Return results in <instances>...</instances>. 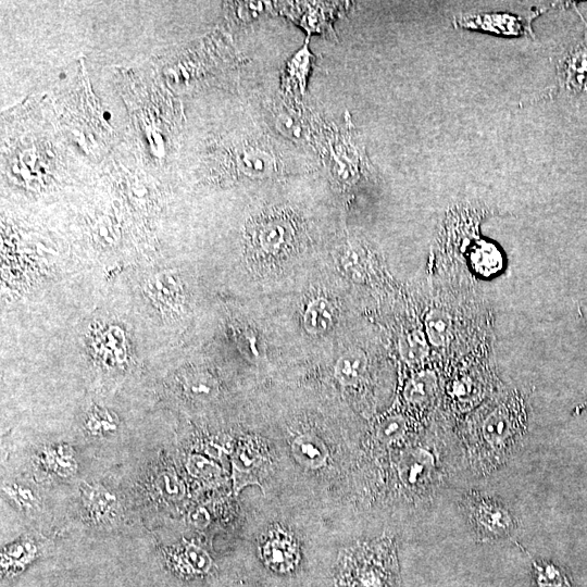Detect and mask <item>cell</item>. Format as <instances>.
I'll return each mask as SVG.
<instances>
[{"label":"cell","mask_w":587,"mask_h":587,"mask_svg":"<svg viewBox=\"0 0 587 587\" xmlns=\"http://www.w3.org/2000/svg\"><path fill=\"white\" fill-rule=\"evenodd\" d=\"M442 419L454 425L475 410L504 384L501 382L495 344L480 347L439 369Z\"/></svg>","instance_id":"3957f363"},{"label":"cell","mask_w":587,"mask_h":587,"mask_svg":"<svg viewBox=\"0 0 587 587\" xmlns=\"http://www.w3.org/2000/svg\"><path fill=\"white\" fill-rule=\"evenodd\" d=\"M557 76L558 90L571 96L587 95V33L563 52Z\"/></svg>","instance_id":"4fadbf2b"},{"label":"cell","mask_w":587,"mask_h":587,"mask_svg":"<svg viewBox=\"0 0 587 587\" xmlns=\"http://www.w3.org/2000/svg\"><path fill=\"white\" fill-rule=\"evenodd\" d=\"M335 316L336 309L329 300L324 297L315 298L304 311V329L311 335H322L332 327Z\"/></svg>","instance_id":"44dd1931"},{"label":"cell","mask_w":587,"mask_h":587,"mask_svg":"<svg viewBox=\"0 0 587 587\" xmlns=\"http://www.w3.org/2000/svg\"><path fill=\"white\" fill-rule=\"evenodd\" d=\"M533 587H573L563 567L545 560L532 563Z\"/></svg>","instance_id":"603a6c76"},{"label":"cell","mask_w":587,"mask_h":587,"mask_svg":"<svg viewBox=\"0 0 587 587\" xmlns=\"http://www.w3.org/2000/svg\"><path fill=\"white\" fill-rule=\"evenodd\" d=\"M539 11L525 16L511 13H485L460 15L453 24L460 28L476 29L499 36L534 37L532 20Z\"/></svg>","instance_id":"30bf717a"},{"label":"cell","mask_w":587,"mask_h":587,"mask_svg":"<svg viewBox=\"0 0 587 587\" xmlns=\"http://www.w3.org/2000/svg\"><path fill=\"white\" fill-rule=\"evenodd\" d=\"M369 366L366 353L353 348L341 354L336 361L334 375L342 386L358 385L364 378Z\"/></svg>","instance_id":"d6986e66"},{"label":"cell","mask_w":587,"mask_h":587,"mask_svg":"<svg viewBox=\"0 0 587 587\" xmlns=\"http://www.w3.org/2000/svg\"><path fill=\"white\" fill-rule=\"evenodd\" d=\"M461 509L479 542L509 538L517 528L513 512L494 495L469 490L461 499Z\"/></svg>","instance_id":"52a82bcc"},{"label":"cell","mask_w":587,"mask_h":587,"mask_svg":"<svg viewBox=\"0 0 587 587\" xmlns=\"http://www.w3.org/2000/svg\"><path fill=\"white\" fill-rule=\"evenodd\" d=\"M157 487L163 496L170 498H179L184 492L180 482L174 474L170 473H164L160 476Z\"/></svg>","instance_id":"f546056e"},{"label":"cell","mask_w":587,"mask_h":587,"mask_svg":"<svg viewBox=\"0 0 587 587\" xmlns=\"http://www.w3.org/2000/svg\"><path fill=\"white\" fill-rule=\"evenodd\" d=\"M187 470L192 476L203 480H213L221 474V467L216 463L199 454L188 459Z\"/></svg>","instance_id":"484cf974"},{"label":"cell","mask_w":587,"mask_h":587,"mask_svg":"<svg viewBox=\"0 0 587 587\" xmlns=\"http://www.w3.org/2000/svg\"><path fill=\"white\" fill-rule=\"evenodd\" d=\"M530 396L503 385L453 425L462 460L478 476L489 475L521 449L529 432Z\"/></svg>","instance_id":"7a4b0ae2"},{"label":"cell","mask_w":587,"mask_h":587,"mask_svg":"<svg viewBox=\"0 0 587 587\" xmlns=\"http://www.w3.org/2000/svg\"><path fill=\"white\" fill-rule=\"evenodd\" d=\"M87 427L92 434H103L114 430L116 424L105 410L95 408L87 420Z\"/></svg>","instance_id":"83f0119b"},{"label":"cell","mask_w":587,"mask_h":587,"mask_svg":"<svg viewBox=\"0 0 587 587\" xmlns=\"http://www.w3.org/2000/svg\"><path fill=\"white\" fill-rule=\"evenodd\" d=\"M335 587H399V565L391 537H382L346 554Z\"/></svg>","instance_id":"8992f818"},{"label":"cell","mask_w":587,"mask_h":587,"mask_svg":"<svg viewBox=\"0 0 587 587\" xmlns=\"http://www.w3.org/2000/svg\"><path fill=\"white\" fill-rule=\"evenodd\" d=\"M442 450L421 446L402 450L396 463L398 480L405 491L417 494L436 490L452 469H447Z\"/></svg>","instance_id":"ba28073f"},{"label":"cell","mask_w":587,"mask_h":587,"mask_svg":"<svg viewBox=\"0 0 587 587\" xmlns=\"http://www.w3.org/2000/svg\"><path fill=\"white\" fill-rule=\"evenodd\" d=\"M3 490L18 504L22 509L32 510L37 504V499L32 489L22 485H5Z\"/></svg>","instance_id":"f1b7e54d"},{"label":"cell","mask_w":587,"mask_h":587,"mask_svg":"<svg viewBox=\"0 0 587 587\" xmlns=\"http://www.w3.org/2000/svg\"><path fill=\"white\" fill-rule=\"evenodd\" d=\"M402 398L411 408L430 410L441 400V375L437 365L413 370L402 388Z\"/></svg>","instance_id":"7c38bea8"},{"label":"cell","mask_w":587,"mask_h":587,"mask_svg":"<svg viewBox=\"0 0 587 587\" xmlns=\"http://www.w3.org/2000/svg\"><path fill=\"white\" fill-rule=\"evenodd\" d=\"M225 171L250 180H268L302 173V170L275 140L255 134L223 150L220 158ZM311 171V170H310Z\"/></svg>","instance_id":"5b68a950"},{"label":"cell","mask_w":587,"mask_h":587,"mask_svg":"<svg viewBox=\"0 0 587 587\" xmlns=\"http://www.w3.org/2000/svg\"><path fill=\"white\" fill-rule=\"evenodd\" d=\"M432 292L423 324L438 369L495 344L494 311L464 263L441 252Z\"/></svg>","instance_id":"6da1fadb"},{"label":"cell","mask_w":587,"mask_h":587,"mask_svg":"<svg viewBox=\"0 0 587 587\" xmlns=\"http://www.w3.org/2000/svg\"><path fill=\"white\" fill-rule=\"evenodd\" d=\"M315 62V55L305 40L300 48L285 64L280 77V91L295 98L301 99L305 93L308 79Z\"/></svg>","instance_id":"2e32d148"},{"label":"cell","mask_w":587,"mask_h":587,"mask_svg":"<svg viewBox=\"0 0 587 587\" xmlns=\"http://www.w3.org/2000/svg\"><path fill=\"white\" fill-rule=\"evenodd\" d=\"M585 321L587 323V315L585 316ZM586 408H587V399L575 408L574 414H579Z\"/></svg>","instance_id":"1f68e13d"},{"label":"cell","mask_w":587,"mask_h":587,"mask_svg":"<svg viewBox=\"0 0 587 587\" xmlns=\"http://www.w3.org/2000/svg\"><path fill=\"white\" fill-rule=\"evenodd\" d=\"M82 499L84 507L95 522H107L117 507L116 497L101 485H82Z\"/></svg>","instance_id":"ac0fdd59"},{"label":"cell","mask_w":587,"mask_h":587,"mask_svg":"<svg viewBox=\"0 0 587 587\" xmlns=\"http://www.w3.org/2000/svg\"><path fill=\"white\" fill-rule=\"evenodd\" d=\"M253 243L266 254H278L290 248L297 237L296 221L284 213H273L255 221Z\"/></svg>","instance_id":"8fae6325"},{"label":"cell","mask_w":587,"mask_h":587,"mask_svg":"<svg viewBox=\"0 0 587 587\" xmlns=\"http://www.w3.org/2000/svg\"><path fill=\"white\" fill-rule=\"evenodd\" d=\"M311 146L317 151L329 182L344 195L354 191L373 175L374 167L348 112L341 123L313 112Z\"/></svg>","instance_id":"277c9868"},{"label":"cell","mask_w":587,"mask_h":587,"mask_svg":"<svg viewBox=\"0 0 587 587\" xmlns=\"http://www.w3.org/2000/svg\"><path fill=\"white\" fill-rule=\"evenodd\" d=\"M396 350L400 361L412 371L428 365L432 348L424 324L401 328L396 338Z\"/></svg>","instance_id":"5bb4252c"},{"label":"cell","mask_w":587,"mask_h":587,"mask_svg":"<svg viewBox=\"0 0 587 587\" xmlns=\"http://www.w3.org/2000/svg\"><path fill=\"white\" fill-rule=\"evenodd\" d=\"M185 566L189 572L205 573L212 564L209 554L198 546L188 545L182 554Z\"/></svg>","instance_id":"d4e9b609"},{"label":"cell","mask_w":587,"mask_h":587,"mask_svg":"<svg viewBox=\"0 0 587 587\" xmlns=\"http://www.w3.org/2000/svg\"><path fill=\"white\" fill-rule=\"evenodd\" d=\"M313 111L307 109L299 98L279 92L270 107V118L275 130L295 143L311 145Z\"/></svg>","instance_id":"9c48e42d"},{"label":"cell","mask_w":587,"mask_h":587,"mask_svg":"<svg viewBox=\"0 0 587 587\" xmlns=\"http://www.w3.org/2000/svg\"><path fill=\"white\" fill-rule=\"evenodd\" d=\"M265 565L277 574L295 571L299 562V551L294 539L285 533L273 532L261 547Z\"/></svg>","instance_id":"9a60e30c"},{"label":"cell","mask_w":587,"mask_h":587,"mask_svg":"<svg viewBox=\"0 0 587 587\" xmlns=\"http://www.w3.org/2000/svg\"><path fill=\"white\" fill-rule=\"evenodd\" d=\"M42 463L60 476L72 475L77 467L73 450L66 445L47 448L42 452Z\"/></svg>","instance_id":"cb8c5ba5"},{"label":"cell","mask_w":587,"mask_h":587,"mask_svg":"<svg viewBox=\"0 0 587 587\" xmlns=\"http://www.w3.org/2000/svg\"><path fill=\"white\" fill-rule=\"evenodd\" d=\"M294 458L303 466L319 469L326 462L328 451L323 440L312 434H303L291 444Z\"/></svg>","instance_id":"ffe728a7"},{"label":"cell","mask_w":587,"mask_h":587,"mask_svg":"<svg viewBox=\"0 0 587 587\" xmlns=\"http://www.w3.org/2000/svg\"><path fill=\"white\" fill-rule=\"evenodd\" d=\"M263 461L264 457L255 442L247 440L239 444L232 457L233 479L236 492L247 485L261 486L258 479V472Z\"/></svg>","instance_id":"e0dca14e"},{"label":"cell","mask_w":587,"mask_h":587,"mask_svg":"<svg viewBox=\"0 0 587 587\" xmlns=\"http://www.w3.org/2000/svg\"><path fill=\"white\" fill-rule=\"evenodd\" d=\"M190 522L197 527H204L209 524V514L204 509H197L191 513Z\"/></svg>","instance_id":"4dcf8cb0"},{"label":"cell","mask_w":587,"mask_h":587,"mask_svg":"<svg viewBox=\"0 0 587 587\" xmlns=\"http://www.w3.org/2000/svg\"><path fill=\"white\" fill-rule=\"evenodd\" d=\"M186 389L191 397L210 399L216 395L217 385L212 377L205 374H197L187 380Z\"/></svg>","instance_id":"4316f807"},{"label":"cell","mask_w":587,"mask_h":587,"mask_svg":"<svg viewBox=\"0 0 587 587\" xmlns=\"http://www.w3.org/2000/svg\"><path fill=\"white\" fill-rule=\"evenodd\" d=\"M410 420L401 412H390L375 425V437L384 446L402 441L409 434Z\"/></svg>","instance_id":"7402d4cb"}]
</instances>
